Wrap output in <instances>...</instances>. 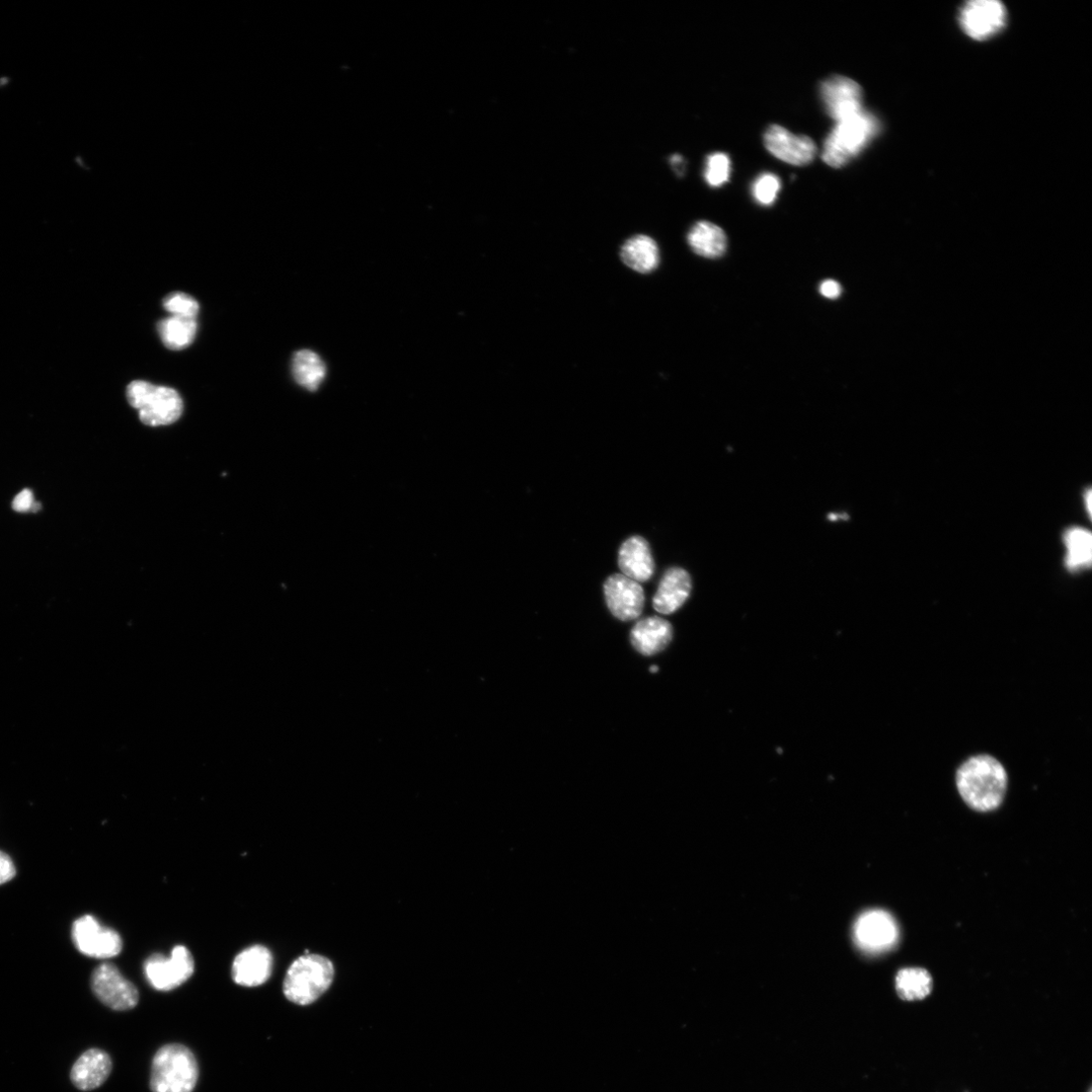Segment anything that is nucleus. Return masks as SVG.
Segmentation results:
<instances>
[{
  "instance_id": "obj_1",
  "label": "nucleus",
  "mask_w": 1092,
  "mask_h": 1092,
  "mask_svg": "<svg viewBox=\"0 0 1092 1092\" xmlns=\"http://www.w3.org/2000/svg\"><path fill=\"white\" fill-rule=\"evenodd\" d=\"M957 788L964 802L978 812L996 810L1002 803L1007 775L1002 765L987 755L973 757L957 772Z\"/></svg>"
},
{
  "instance_id": "obj_2",
  "label": "nucleus",
  "mask_w": 1092,
  "mask_h": 1092,
  "mask_svg": "<svg viewBox=\"0 0 1092 1092\" xmlns=\"http://www.w3.org/2000/svg\"><path fill=\"white\" fill-rule=\"evenodd\" d=\"M879 130L878 119L865 110L836 123L825 139L822 161L833 169L844 167L876 137Z\"/></svg>"
},
{
  "instance_id": "obj_3",
  "label": "nucleus",
  "mask_w": 1092,
  "mask_h": 1092,
  "mask_svg": "<svg viewBox=\"0 0 1092 1092\" xmlns=\"http://www.w3.org/2000/svg\"><path fill=\"white\" fill-rule=\"evenodd\" d=\"M199 1079L194 1053L181 1044H169L155 1054L150 1077L152 1092H193Z\"/></svg>"
},
{
  "instance_id": "obj_4",
  "label": "nucleus",
  "mask_w": 1092,
  "mask_h": 1092,
  "mask_svg": "<svg viewBox=\"0 0 1092 1092\" xmlns=\"http://www.w3.org/2000/svg\"><path fill=\"white\" fill-rule=\"evenodd\" d=\"M334 975V965L328 958L304 954L289 966L283 981V993L292 1003L308 1005L329 989Z\"/></svg>"
},
{
  "instance_id": "obj_5",
  "label": "nucleus",
  "mask_w": 1092,
  "mask_h": 1092,
  "mask_svg": "<svg viewBox=\"0 0 1092 1092\" xmlns=\"http://www.w3.org/2000/svg\"><path fill=\"white\" fill-rule=\"evenodd\" d=\"M127 398L139 411V418L147 426H167L178 421L184 411V402L175 388L135 380L128 385Z\"/></svg>"
},
{
  "instance_id": "obj_6",
  "label": "nucleus",
  "mask_w": 1092,
  "mask_h": 1092,
  "mask_svg": "<svg viewBox=\"0 0 1092 1092\" xmlns=\"http://www.w3.org/2000/svg\"><path fill=\"white\" fill-rule=\"evenodd\" d=\"M148 983L156 990L171 991L186 983L195 972V960L185 946H177L170 958L152 955L144 965Z\"/></svg>"
},
{
  "instance_id": "obj_7",
  "label": "nucleus",
  "mask_w": 1092,
  "mask_h": 1092,
  "mask_svg": "<svg viewBox=\"0 0 1092 1092\" xmlns=\"http://www.w3.org/2000/svg\"><path fill=\"white\" fill-rule=\"evenodd\" d=\"M72 938L78 951L96 959L116 957L123 949L121 935L115 929L103 926L92 915L75 920Z\"/></svg>"
},
{
  "instance_id": "obj_8",
  "label": "nucleus",
  "mask_w": 1092,
  "mask_h": 1092,
  "mask_svg": "<svg viewBox=\"0 0 1092 1092\" xmlns=\"http://www.w3.org/2000/svg\"><path fill=\"white\" fill-rule=\"evenodd\" d=\"M853 938L860 949L867 953H881L892 948L898 940V926L888 912L869 910L857 918Z\"/></svg>"
},
{
  "instance_id": "obj_9",
  "label": "nucleus",
  "mask_w": 1092,
  "mask_h": 1092,
  "mask_svg": "<svg viewBox=\"0 0 1092 1092\" xmlns=\"http://www.w3.org/2000/svg\"><path fill=\"white\" fill-rule=\"evenodd\" d=\"M92 989L105 1005L114 1010H129L139 1002L136 986L111 963H103L94 971Z\"/></svg>"
},
{
  "instance_id": "obj_10",
  "label": "nucleus",
  "mask_w": 1092,
  "mask_h": 1092,
  "mask_svg": "<svg viewBox=\"0 0 1092 1092\" xmlns=\"http://www.w3.org/2000/svg\"><path fill=\"white\" fill-rule=\"evenodd\" d=\"M1006 20V9L995 0L970 2L961 9L959 15L963 32L976 41H985L1001 32Z\"/></svg>"
},
{
  "instance_id": "obj_11",
  "label": "nucleus",
  "mask_w": 1092,
  "mask_h": 1092,
  "mask_svg": "<svg viewBox=\"0 0 1092 1092\" xmlns=\"http://www.w3.org/2000/svg\"><path fill=\"white\" fill-rule=\"evenodd\" d=\"M764 143L776 159L797 167L812 164L818 153L817 145L812 138L793 134L778 125L768 128L764 135Z\"/></svg>"
},
{
  "instance_id": "obj_12",
  "label": "nucleus",
  "mask_w": 1092,
  "mask_h": 1092,
  "mask_svg": "<svg viewBox=\"0 0 1092 1092\" xmlns=\"http://www.w3.org/2000/svg\"><path fill=\"white\" fill-rule=\"evenodd\" d=\"M820 96L827 114L836 123L864 110L861 87L844 76L827 78L820 86Z\"/></svg>"
},
{
  "instance_id": "obj_13",
  "label": "nucleus",
  "mask_w": 1092,
  "mask_h": 1092,
  "mask_svg": "<svg viewBox=\"0 0 1092 1092\" xmlns=\"http://www.w3.org/2000/svg\"><path fill=\"white\" fill-rule=\"evenodd\" d=\"M610 612L621 621L640 617L645 607V592L640 583L622 575L610 576L604 584Z\"/></svg>"
},
{
  "instance_id": "obj_14",
  "label": "nucleus",
  "mask_w": 1092,
  "mask_h": 1092,
  "mask_svg": "<svg viewBox=\"0 0 1092 1092\" xmlns=\"http://www.w3.org/2000/svg\"><path fill=\"white\" fill-rule=\"evenodd\" d=\"M273 957L265 946L250 947L238 955L232 965L234 982L246 987H257L271 978Z\"/></svg>"
},
{
  "instance_id": "obj_15",
  "label": "nucleus",
  "mask_w": 1092,
  "mask_h": 1092,
  "mask_svg": "<svg viewBox=\"0 0 1092 1092\" xmlns=\"http://www.w3.org/2000/svg\"><path fill=\"white\" fill-rule=\"evenodd\" d=\"M618 566L622 575L638 583L649 581L655 572V562L648 541L642 536H633L623 542Z\"/></svg>"
},
{
  "instance_id": "obj_16",
  "label": "nucleus",
  "mask_w": 1092,
  "mask_h": 1092,
  "mask_svg": "<svg viewBox=\"0 0 1092 1092\" xmlns=\"http://www.w3.org/2000/svg\"><path fill=\"white\" fill-rule=\"evenodd\" d=\"M113 1068L110 1055L100 1049H91L77 1059L70 1072L73 1085L90 1091L102 1086Z\"/></svg>"
},
{
  "instance_id": "obj_17",
  "label": "nucleus",
  "mask_w": 1092,
  "mask_h": 1092,
  "mask_svg": "<svg viewBox=\"0 0 1092 1092\" xmlns=\"http://www.w3.org/2000/svg\"><path fill=\"white\" fill-rule=\"evenodd\" d=\"M692 581L690 575L681 568H672L662 578L654 597V608L661 614H672L679 610L690 596Z\"/></svg>"
},
{
  "instance_id": "obj_18",
  "label": "nucleus",
  "mask_w": 1092,
  "mask_h": 1092,
  "mask_svg": "<svg viewBox=\"0 0 1092 1092\" xmlns=\"http://www.w3.org/2000/svg\"><path fill=\"white\" fill-rule=\"evenodd\" d=\"M631 638L634 648L640 654L654 656L670 645L673 629L671 623L661 617H648L636 624Z\"/></svg>"
},
{
  "instance_id": "obj_19",
  "label": "nucleus",
  "mask_w": 1092,
  "mask_h": 1092,
  "mask_svg": "<svg viewBox=\"0 0 1092 1092\" xmlns=\"http://www.w3.org/2000/svg\"><path fill=\"white\" fill-rule=\"evenodd\" d=\"M687 239L691 250L702 258L719 259L727 252L728 239L725 231L708 221L696 223L689 231Z\"/></svg>"
},
{
  "instance_id": "obj_20",
  "label": "nucleus",
  "mask_w": 1092,
  "mask_h": 1092,
  "mask_svg": "<svg viewBox=\"0 0 1092 1092\" xmlns=\"http://www.w3.org/2000/svg\"><path fill=\"white\" fill-rule=\"evenodd\" d=\"M620 258L624 265L639 273H650L660 264V251L656 242L647 236H636L621 248Z\"/></svg>"
},
{
  "instance_id": "obj_21",
  "label": "nucleus",
  "mask_w": 1092,
  "mask_h": 1092,
  "mask_svg": "<svg viewBox=\"0 0 1092 1092\" xmlns=\"http://www.w3.org/2000/svg\"><path fill=\"white\" fill-rule=\"evenodd\" d=\"M291 372L300 386L307 391L315 392L325 379L327 368L316 352L302 349L293 354Z\"/></svg>"
},
{
  "instance_id": "obj_22",
  "label": "nucleus",
  "mask_w": 1092,
  "mask_h": 1092,
  "mask_svg": "<svg viewBox=\"0 0 1092 1092\" xmlns=\"http://www.w3.org/2000/svg\"><path fill=\"white\" fill-rule=\"evenodd\" d=\"M1066 548L1065 564L1069 571L1079 572L1091 566L1092 537L1082 527H1071L1064 533Z\"/></svg>"
},
{
  "instance_id": "obj_23",
  "label": "nucleus",
  "mask_w": 1092,
  "mask_h": 1092,
  "mask_svg": "<svg viewBox=\"0 0 1092 1092\" xmlns=\"http://www.w3.org/2000/svg\"><path fill=\"white\" fill-rule=\"evenodd\" d=\"M164 344L172 350H181L190 346L196 337L198 324L196 319L171 316L158 325Z\"/></svg>"
},
{
  "instance_id": "obj_24",
  "label": "nucleus",
  "mask_w": 1092,
  "mask_h": 1092,
  "mask_svg": "<svg viewBox=\"0 0 1092 1092\" xmlns=\"http://www.w3.org/2000/svg\"><path fill=\"white\" fill-rule=\"evenodd\" d=\"M931 988V976L924 969L906 968L900 970L896 976V990L903 1000H921L930 993Z\"/></svg>"
},
{
  "instance_id": "obj_25",
  "label": "nucleus",
  "mask_w": 1092,
  "mask_h": 1092,
  "mask_svg": "<svg viewBox=\"0 0 1092 1092\" xmlns=\"http://www.w3.org/2000/svg\"><path fill=\"white\" fill-rule=\"evenodd\" d=\"M164 306L171 316L196 319L199 314V302L191 295L177 291L164 299Z\"/></svg>"
},
{
  "instance_id": "obj_26",
  "label": "nucleus",
  "mask_w": 1092,
  "mask_h": 1092,
  "mask_svg": "<svg viewBox=\"0 0 1092 1092\" xmlns=\"http://www.w3.org/2000/svg\"><path fill=\"white\" fill-rule=\"evenodd\" d=\"M731 171L729 156L725 153H715L708 158L705 178L711 187L719 188L729 182Z\"/></svg>"
},
{
  "instance_id": "obj_27",
  "label": "nucleus",
  "mask_w": 1092,
  "mask_h": 1092,
  "mask_svg": "<svg viewBox=\"0 0 1092 1092\" xmlns=\"http://www.w3.org/2000/svg\"><path fill=\"white\" fill-rule=\"evenodd\" d=\"M780 189H782V182L777 176L764 174L755 181L753 196L759 204L770 206L776 201Z\"/></svg>"
},
{
  "instance_id": "obj_28",
  "label": "nucleus",
  "mask_w": 1092,
  "mask_h": 1092,
  "mask_svg": "<svg viewBox=\"0 0 1092 1092\" xmlns=\"http://www.w3.org/2000/svg\"><path fill=\"white\" fill-rule=\"evenodd\" d=\"M15 876L14 862L6 852L0 850V885L11 881Z\"/></svg>"
},
{
  "instance_id": "obj_29",
  "label": "nucleus",
  "mask_w": 1092,
  "mask_h": 1092,
  "mask_svg": "<svg viewBox=\"0 0 1092 1092\" xmlns=\"http://www.w3.org/2000/svg\"><path fill=\"white\" fill-rule=\"evenodd\" d=\"M35 503L36 502L34 501V495L32 491L23 490L15 497L13 501V508L17 512H28L32 511Z\"/></svg>"
},
{
  "instance_id": "obj_30",
  "label": "nucleus",
  "mask_w": 1092,
  "mask_h": 1092,
  "mask_svg": "<svg viewBox=\"0 0 1092 1092\" xmlns=\"http://www.w3.org/2000/svg\"><path fill=\"white\" fill-rule=\"evenodd\" d=\"M819 291L823 296L833 299L840 295L841 286L835 280L827 279L821 283Z\"/></svg>"
},
{
  "instance_id": "obj_31",
  "label": "nucleus",
  "mask_w": 1092,
  "mask_h": 1092,
  "mask_svg": "<svg viewBox=\"0 0 1092 1092\" xmlns=\"http://www.w3.org/2000/svg\"><path fill=\"white\" fill-rule=\"evenodd\" d=\"M670 163H671L674 171L677 172L679 175H682V173L684 172V161L682 159V156L681 155H673L671 160H670Z\"/></svg>"
},
{
  "instance_id": "obj_32",
  "label": "nucleus",
  "mask_w": 1092,
  "mask_h": 1092,
  "mask_svg": "<svg viewBox=\"0 0 1092 1092\" xmlns=\"http://www.w3.org/2000/svg\"><path fill=\"white\" fill-rule=\"evenodd\" d=\"M658 671H659V668H658V667H655V666H654V667H652V668H651V672H652V673H657Z\"/></svg>"
}]
</instances>
